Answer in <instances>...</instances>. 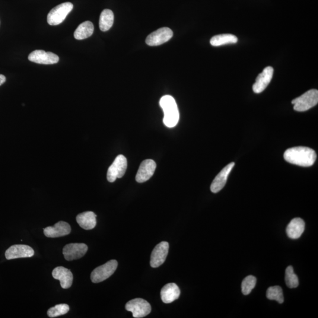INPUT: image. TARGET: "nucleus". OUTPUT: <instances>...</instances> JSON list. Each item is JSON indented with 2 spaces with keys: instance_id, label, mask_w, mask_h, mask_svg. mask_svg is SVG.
Listing matches in <instances>:
<instances>
[{
  "instance_id": "f257e3e1",
  "label": "nucleus",
  "mask_w": 318,
  "mask_h": 318,
  "mask_svg": "<svg viewBox=\"0 0 318 318\" xmlns=\"http://www.w3.org/2000/svg\"><path fill=\"white\" fill-rule=\"evenodd\" d=\"M284 157L289 163L302 167L313 166L317 160L316 152L313 149L302 146L287 149Z\"/></svg>"
},
{
  "instance_id": "a878e982",
  "label": "nucleus",
  "mask_w": 318,
  "mask_h": 318,
  "mask_svg": "<svg viewBox=\"0 0 318 318\" xmlns=\"http://www.w3.org/2000/svg\"><path fill=\"white\" fill-rule=\"evenodd\" d=\"M70 307L68 304H62L50 308L47 311V316L50 318H55L64 316L69 313Z\"/></svg>"
},
{
  "instance_id": "7ed1b4c3",
  "label": "nucleus",
  "mask_w": 318,
  "mask_h": 318,
  "mask_svg": "<svg viewBox=\"0 0 318 318\" xmlns=\"http://www.w3.org/2000/svg\"><path fill=\"white\" fill-rule=\"evenodd\" d=\"M318 103V91L316 89H312L292 101V104L294 105V109L300 112L310 110Z\"/></svg>"
},
{
  "instance_id": "dca6fc26",
  "label": "nucleus",
  "mask_w": 318,
  "mask_h": 318,
  "mask_svg": "<svg viewBox=\"0 0 318 318\" xmlns=\"http://www.w3.org/2000/svg\"><path fill=\"white\" fill-rule=\"evenodd\" d=\"M234 166V162H232V163L223 168L221 172L216 176L211 186L212 192L214 193H218L219 191L224 188L226 183H227L229 174H230L232 168Z\"/></svg>"
},
{
  "instance_id": "f8f14e48",
  "label": "nucleus",
  "mask_w": 318,
  "mask_h": 318,
  "mask_svg": "<svg viewBox=\"0 0 318 318\" xmlns=\"http://www.w3.org/2000/svg\"><path fill=\"white\" fill-rule=\"evenodd\" d=\"M28 59L30 62L41 65H54L59 62V57L55 54L41 50H35L31 53Z\"/></svg>"
},
{
  "instance_id": "393cba45",
  "label": "nucleus",
  "mask_w": 318,
  "mask_h": 318,
  "mask_svg": "<svg viewBox=\"0 0 318 318\" xmlns=\"http://www.w3.org/2000/svg\"><path fill=\"white\" fill-rule=\"evenodd\" d=\"M286 284L289 288H297L299 285L298 276L295 274L293 267L289 266L285 272Z\"/></svg>"
},
{
  "instance_id": "39448f33",
  "label": "nucleus",
  "mask_w": 318,
  "mask_h": 318,
  "mask_svg": "<svg viewBox=\"0 0 318 318\" xmlns=\"http://www.w3.org/2000/svg\"><path fill=\"white\" fill-rule=\"evenodd\" d=\"M118 266L116 260H111L104 265L97 267L91 273V280L94 284L100 283L110 277Z\"/></svg>"
},
{
  "instance_id": "412c9836",
  "label": "nucleus",
  "mask_w": 318,
  "mask_h": 318,
  "mask_svg": "<svg viewBox=\"0 0 318 318\" xmlns=\"http://www.w3.org/2000/svg\"><path fill=\"white\" fill-rule=\"evenodd\" d=\"M94 32V25L91 21H87L80 24L76 30L74 36L76 39L81 40L90 37Z\"/></svg>"
},
{
  "instance_id": "0eeeda50",
  "label": "nucleus",
  "mask_w": 318,
  "mask_h": 318,
  "mask_svg": "<svg viewBox=\"0 0 318 318\" xmlns=\"http://www.w3.org/2000/svg\"><path fill=\"white\" fill-rule=\"evenodd\" d=\"M127 167V159L122 155H119L108 169L107 180L113 183L117 178H122L125 174Z\"/></svg>"
},
{
  "instance_id": "9b49d317",
  "label": "nucleus",
  "mask_w": 318,
  "mask_h": 318,
  "mask_svg": "<svg viewBox=\"0 0 318 318\" xmlns=\"http://www.w3.org/2000/svg\"><path fill=\"white\" fill-rule=\"evenodd\" d=\"M34 254V250L30 246L25 244H15L5 251V256L7 260H11L31 257Z\"/></svg>"
},
{
  "instance_id": "9d476101",
  "label": "nucleus",
  "mask_w": 318,
  "mask_h": 318,
  "mask_svg": "<svg viewBox=\"0 0 318 318\" xmlns=\"http://www.w3.org/2000/svg\"><path fill=\"white\" fill-rule=\"evenodd\" d=\"M169 249V244L167 241H161L155 247L151 254V265L157 268L161 266L166 260Z\"/></svg>"
},
{
  "instance_id": "4468645a",
  "label": "nucleus",
  "mask_w": 318,
  "mask_h": 318,
  "mask_svg": "<svg viewBox=\"0 0 318 318\" xmlns=\"http://www.w3.org/2000/svg\"><path fill=\"white\" fill-rule=\"evenodd\" d=\"M157 164L152 159H147L142 162L136 174V180L138 183H143L150 179L154 175Z\"/></svg>"
},
{
  "instance_id": "f3484780",
  "label": "nucleus",
  "mask_w": 318,
  "mask_h": 318,
  "mask_svg": "<svg viewBox=\"0 0 318 318\" xmlns=\"http://www.w3.org/2000/svg\"><path fill=\"white\" fill-rule=\"evenodd\" d=\"M52 276L54 278L60 281L62 288L69 289L71 287L73 275L71 270L65 267L58 266L53 270Z\"/></svg>"
},
{
  "instance_id": "a211bd4d",
  "label": "nucleus",
  "mask_w": 318,
  "mask_h": 318,
  "mask_svg": "<svg viewBox=\"0 0 318 318\" xmlns=\"http://www.w3.org/2000/svg\"><path fill=\"white\" fill-rule=\"evenodd\" d=\"M180 291L174 283L168 284L161 289L160 295L162 301L165 304H170L179 298Z\"/></svg>"
},
{
  "instance_id": "aec40b11",
  "label": "nucleus",
  "mask_w": 318,
  "mask_h": 318,
  "mask_svg": "<svg viewBox=\"0 0 318 318\" xmlns=\"http://www.w3.org/2000/svg\"><path fill=\"white\" fill-rule=\"evenodd\" d=\"M96 215L93 212H85L78 215L76 221L81 228L85 230H91L96 226Z\"/></svg>"
},
{
  "instance_id": "1a4fd4ad",
  "label": "nucleus",
  "mask_w": 318,
  "mask_h": 318,
  "mask_svg": "<svg viewBox=\"0 0 318 318\" xmlns=\"http://www.w3.org/2000/svg\"><path fill=\"white\" fill-rule=\"evenodd\" d=\"M88 250V247L84 243H70L64 247L63 253L65 259L72 261L81 258L85 255Z\"/></svg>"
},
{
  "instance_id": "2eb2a0df",
  "label": "nucleus",
  "mask_w": 318,
  "mask_h": 318,
  "mask_svg": "<svg viewBox=\"0 0 318 318\" xmlns=\"http://www.w3.org/2000/svg\"><path fill=\"white\" fill-rule=\"evenodd\" d=\"M72 229L68 223L60 221L53 227L44 229V234L47 238H59L66 236L71 234Z\"/></svg>"
},
{
  "instance_id": "6e6552de",
  "label": "nucleus",
  "mask_w": 318,
  "mask_h": 318,
  "mask_svg": "<svg viewBox=\"0 0 318 318\" xmlns=\"http://www.w3.org/2000/svg\"><path fill=\"white\" fill-rule=\"evenodd\" d=\"M173 36L172 30L168 27L159 28L153 32L146 39V43L150 46H157L167 42Z\"/></svg>"
},
{
  "instance_id": "20e7f679",
  "label": "nucleus",
  "mask_w": 318,
  "mask_h": 318,
  "mask_svg": "<svg viewBox=\"0 0 318 318\" xmlns=\"http://www.w3.org/2000/svg\"><path fill=\"white\" fill-rule=\"evenodd\" d=\"M73 8V4L70 2L62 3L56 6L47 15V22L50 25H57L63 23L67 16Z\"/></svg>"
},
{
  "instance_id": "bb28decb",
  "label": "nucleus",
  "mask_w": 318,
  "mask_h": 318,
  "mask_svg": "<svg viewBox=\"0 0 318 318\" xmlns=\"http://www.w3.org/2000/svg\"><path fill=\"white\" fill-rule=\"evenodd\" d=\"M256 284V278L254 276L250 275L243 279L241 284V291L244 295L250 294Z\"/></svg>"
},
{
  "instance_id": "423d86ee",
  "label": "nucleus",
  "mask_w": 318,
  "mask_h": 318,
  "mask_svg": "<svg viewBox=\"0 0 318 318\" xmlns=\"http://www.w3.org/2000/svg\"><path fill=\"white\" fill-rule=\"evenodd\" d=\"M126 310L131 312L136 318H141L151 313V306L148 301L141 298H136L129 301L126 305Z\"/></svg>"
},
{
  "instance_id": "cd10ccee",
  "label": "nucleus",
  "mask_w": 318,
  "mask_h": 318,
  "mask_svg": "<svg viewBox=\"0 0 318 318\" xmlns=\"http://www.w3.org/2000/svg\"><path fill=\"white\" fill-rule=\"evenodd\" d=\"M6 81V78L4 75H0V85L4 84Z\"/></svg>"
},
{
  "instance_id": "5701e85b",
  "label": "nucleus",
  "mask_w": 318,
  "mask_h": 318,
  "mask_svg": "<svg viewBox=\"0 0 318 318\" xmlns=\"http://www.w3.org/2000/svg\"><path fill=\"white\" fill-rule=\"evenodd\" d=\"M114 23V14L109 9H105L101 12L100 20V29L102 31H107L110 29Z\"/></svg>"
},
{
  "instance_id": "6ab92c4d",
  "label": "nucleus",
  "mask_w": 318,
  "mask_h": 318,
  "mask_svg": "<svg viewBox=\"0 0 318 318\" xmlns=\"http://www.w3.org/2000/svg\"><path fill=\"white\" fill-rule=\"evenodd\" d=\"M305 222L301 218L292 219L286 228V234L289 238L297 239L305 231Z\"/></svg>"
},
{
  "instance_id": "ddd939ff",
  "label": "nucleus",
  "mask_w": 318,
  "mask_h": 318,
  "mask_svg": "<svg viewBox=\"0 0 318 318\" xmlns=\"http://www.w3.org/2000/svg\"><path fill=\"white\" fill-rule=\"evenodd\" d=\"M273 72L274 70L272 67H267L263 69V72L257 76L256 81L253 85V91L254 93L259 94L265 90L272 80Z\"/></svg>"
},
{
  "instance_id": "f03ea898",
  "label": "nucleus",
  "mask_w": 318,
  "mask_h": 318,
  "mask_svg": "<svg viewBox=\"0 0 318 318\" xmlns=\"http://www.w3.org/2000/svg\"><path fill=\"white\" fill-rule=\"evenodd\" d=\"M160 105L164 112L165 126L169 128L176 126L179 120V111L174 98L171 95H164L161 98Z\"/></svg>"
},
{
  "instance_id": "4be33fe9",
  "label": "nucleus",
  "mask_w": 318,
  "mask_h": 318,
  "mask_svg": "<svg viewBox=\"0 0 318 318\" xmlns=\"http://www.w3.org/2000/svg\"><path fill=\"white\" fill-rule=\"evenodd\" d=\"M238 42V38L233 34H224L216 35L213 37L210 41L211 45L215 47H218L225 44H235Z\"/></svg>"
},
{
  "instance_id": "b1692460",
  "label": "nucleus",
  "mask_w": 318,
  "mask_h": 318,
  "mask_svg": "<svg viewBox=\"0 0 318 318\" xmlns=\"http://www.w3.org/2000/svg\"><path fill=\"white\" fill-rule=\"evenodd\" d=\"M266 297L270 300H275L279 304L284 303V298L282 289L280 286H272L266 292Z\"/></svg>"
}]
</instances>
